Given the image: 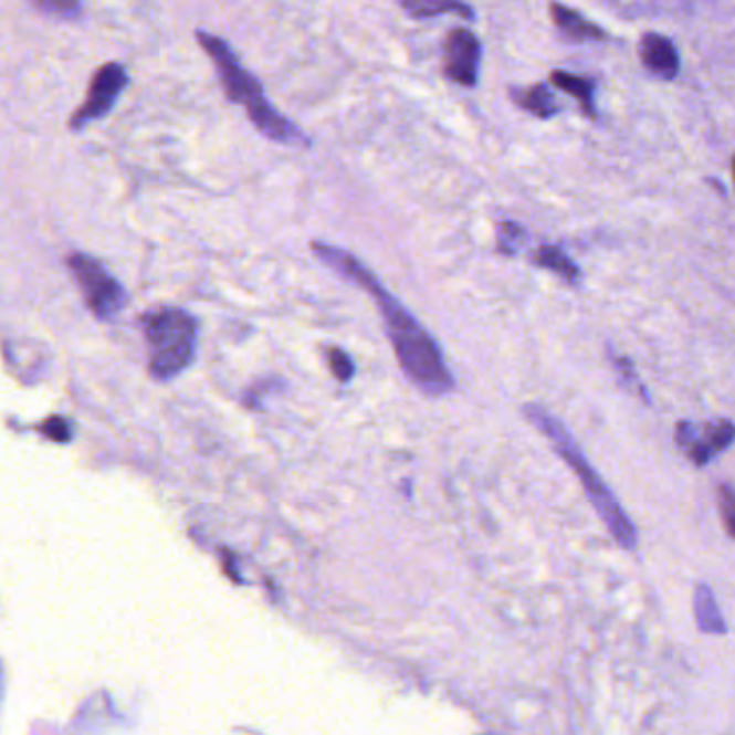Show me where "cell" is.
Listing matches in <instances>:
<instances>
[{
    "label": "cell",
    "mask_w": 735,
    "mask_h": 735,
    "mask_svg": "<svg viewBox=\"0 0 735 735\" xmlns=\"http://www.w3.org/2000/svg\"><path fill=\"white\" fill-rule=\"evenodd\" d=\"M315 258L333 267L349 283L358 285L380 306L390 344L406 376L428 395H444L455 387V380L444 363L442 349L432 335L419 324V319L385 290L380 279L351 253L330 246L326 242L311 244Z\"/></svg>",
    "instance_id": "cell-1"
},
{
    "label": "cell",
    "mask_w": 735,
    "mask_h": 735,
    "mask_svg": "<svg viewBox=\"0 0 735 735\" xmlns=\"http://www.w3.org/2000/svg\"><path fill=\"white\" fill-rule=\"evenodd\" d=\"M524 417L544 433L546 438H550L555 451L561 455L563 460L569 464V469L578 475L580 483L585 485L587 498L591 501L594 510L598 512V516L602 518L606 528L610 531V535L628 550H634L639 544V535L637 528L632 524V519L626 516L623 507L619 505V501L615 498V494L610 492V487L602 481V476L594 471V466L589 464V460L585 458L582 449L578 447L576 438L569 433V430L563 426L557 417H553L546 408L535 406V403H526L524 406Z\"/></svg>",
    "instance_id": "cell-2"
},
{
    "label": "cell",
    "mask_w": 735,
    "mask_h": 735,
    "mask_svg": "<svg viewBox=\"0 0 735 735\" xmlns=\"http://www.w3.org/2000/svg\"><path fill=\"white\" fill-rule=\"evenodd\" d=\"M145 330L151 349L149 369L158 380H171L192 363L197 324L186 311H158L149 317Z\"/></svg>",
    "instance_id": "cell-3"
},
{
    "label": "cell",
    "mask_w": 735,
    "mask_h": 735,
    "mask_svg": "<svg viewBox=\"0 0 735 735\" xmlns=\"http://www.w3.org/2000/svg\"><path fill=\"white\" fill-rule=\"evenodd\" d=\"M70 267L85 294L88 308L97 317L108 319L122 311V306L126 303L124 287L117 283V279H113L106 272V267L99 261L76 253L70 258Z\"/></svg>",
    "instance_id": "cell-4"
},
{
    "label": "cell",
    "mask_w": 735,
    "mask_h": 735,
    "mask_svg": "<svg viewBox=\"0 0 735 735\" xmlns=\"http://www.w3.org/2000/svg\"><path fill=\"white\" fill-rule=\"evenodd\" d=\"M199 44L203 45L206 52L210 54V59L217 67L218 78L231 102H240L246 106L251 99L263 95L260 81L244 70V65L240 63V59L235 56L231 45L222 42L217 35H210L203 31L199 33Z\"/></svg>",
    "instance_id": "cell-5"
},
{
    "label": "cell",
    "mask_w": 735,
    "mask_h": 735,
    "mask_svg": "<svg viewBox=\"0 0 735 735\" xmlns=\"http://www.w3.org/2000/svg\"><path fill=\"white\" fill-rule=\"evenodd\" d=\"M126 83H128V74H126V70L122 65H117V63L104 65L95 74V78L91 83L87 99L78 108V113L72 117L70 128L81 130L83 126H87L93 119L104 117L113 108V104L117 102V97L122 95Z\"/></svg>",
    "instance_id": "cell-6"
},
{
    "label": "cell",
    "mask_w": 735,
    "mask_h": 735,
    "mask_svg": "<svg viewBox=\"0 0 735 735\" xmlns=\"http://www.w3.org/2000/svg\"><path fill=\"white\" fill-rule=\"evenodd\" d=\"M444 67L442 74L462 87L473 88L479 83L481 65V42L469 29H453L444 45Z\"/></svg>",
    "instance_id": "cell-7"
},
{
    "label": "cell",
    "mask_w": 735,
    "mask_h": 735,
    "mask_svg": "<svg viewBox=\"0 0 735 735\" xmlns=\"http://www.w3.org/2000/svg\"><path fill=\"white\" fill-rule=\"evenodd\" d=\"M734 442V426L729 419H721L714 426L701 430L691 421L678 423V444L689 451L694 466H705L716 453L729 449Z\"/></svg>",
    "instance_id": "cell-8"
},
{
    "label": "cell",
    "mask_w": 735,
    "mask_h": 735,
    "mask_svg": "<svg viewBox=\"0 0 735 735\" xmlns=\"http://www.w3.org/2000/svg\"><path fill=\"white\" fill-rule=\"evenodd\" d=\"M246 113L251 117V122L255 124V128L283 145H298V147H308L311 140L294 122H290L287 117H283L267 99L265 95H260L255 99H251L246 104Z\"/></svg>",
    "instance_id": "cell-9"
},
{
    "label": "cell",
    "mask_w": 735,
    "mask_h": 735,
    "mask_svg": "<svg viewBox=\"0 0 735 735\" xmlns=\"http://www.w3.org/2000/svg\"><path fill=\"white\" fill-rule=\"evenodd\" d=\"M639 54H641V63L649 74H653L662 81L678 78V74L682 70L678 48L669 38H664L660 33H645L639 44Z\"/></svg>",
    "instance_id": "cell-10"
},
{
    "label": "cell",
    "mask_w": 735,
    "mask_h": 735,
    "mask_svg": "<svg viewBox=\"0 0 735 735\" xmlns=\"http://www.w3.org/2000/svg\"><path fill=\"white\" fill-rule=\"evenodd\" d=\"M550 15H553L555 27L561 31V35L567 42L587 44V42H608L610 40V35L602 27L594 24L591 20H587L578 11L565 7L563 2L550 4Z\"/></svg>",
    "instance_id": "cell-11"
},
{
    "label": "cell",
    "mask_w": 735,
    "mask_h": 735,
    "mask_svg": "<svg viewBox=\"0 0 735 735\" xmlns=\"http://www.w3.org/2000/svg\"><path fill=\"white\" fill-rule=\"evenodd\" d=\"M510 95L522 111L531 113L537 119H553L561 113V106L555 99L553 91L542 83L531 87H510Z\"/></svg>",
    "instance_id": "cell-12"
},
{
    "label": "cell",
    "mask_w": 735,
    "mask_h": 735,
    "mask_svg": "<svg viewBox=\"0 0 735 735\" xmlns=\"http://www.w3.org/2000/svg\"><path fill=\"white\" fill-rule=\"evenodd\" d=\"M694 619H696V628L705 634H727V623L721 615V608L716 605L714 591L707 585H696L694 589Z\"/></svg>",
    "instance_id": "cell-13"
},
{
    "label": "cell",
    "mask_w": 735,
    "mask_h": 735,
    "mask_svg": "<svg viewBox=\"0 0 735 735\" xmlns=\"http://www.w3.org/2000/svg\"><path fill=\"white\" fill-rule=\"evenodd\" d=\"M399 7L414 20H428L442 13L460 15L462 20H475V9L466 0H397Z\"/></svg>",
    "instance_id": "cell-14"
},
{
    "label": "cell",
    "mask_w": 735,
    "mask_h": 735,
    "mask_svg": "<svg viewBox=\"0 0 735 735\" xmlns=\"http://www.w3.org/2000/svg\"><path fill=\"white\" fill-rule=\"evenodd\" d=\"M550 83L555 87L565 91L567 95H571L580 104V111L589 119H598L596 99H594V93H596V81L594 78H585V76H576V74L563 72V70H555L550 74Z\"/></svg>",
    "instance_id": "cell-15"
},
{
    "label": "cell",
    "mask_w": 735,
    "mask_h": 735,
    "mask_svg": "<svg viewBox=\"0 0 735 735\" xmlns=\"http://www.w3.org/2000/svg\"><path fill=\"white\" fill-rule=\"evenodd\" d=\"M535 263L542 265V267H546V270H550V272H555V274H559L563 281L571 283V285H576V283L580 281V270H578V265L569 260L559 246H550V244H546V246L537 249V253H535Z\"/></svg>",
    "instance_id": "cell-16"
},
{
    "label": "cell",
    "mask_w": 735,
    "mask_h": 735,
    "mask_svg": "<svg viewBox=\"0 0 735 735\" xmlns=\"http://www.w3.org/2000/svg\"><path fill=\"white\" fill-rule=\"evenodd\" d=\"M526 242V231L518 222L498 224V251L503 255H516Z\"/></svg>",
    "instance_id": "cell-17"
},
{
    "label": "cell",
    "mask_w": 735,
    "mask_h": 735,
    "mask_svg": "<svg viewBox=\"0 0 735 735\" xmlns=\"http://www.w3.org/2000/svg\"><path fill=\"white\" fill-rule=\"evenodd\" d=\"M31 2L48 15H56V18H65V20H74L83 11L81 0H31Z\"/></svg>",
    "instance_id": "cell-18"
},
{
    "label": "cell",
    "mask_w": 735,
    "mask_h": 735,
    "mask_svg": "<svg viewBox=\"0 0 735 735\" xmlns=\"http://www.w3.org/2000/svg\"><path fill=\"white\" fill-rule=\"evenodd\" d=\"M328 365L339 382H349L354 378V371H356L354 363L344 349H337V347L328 349Z\"/></svg>",
    "instance_id": "cell-19"
},
{
    "label": "cell",
    "mask_w": 735,
    "mask_h": 735,
    "mask_svg": "<svg viewBox=\"0 0 735 735\" xmlns=\"http://www.w3.org/2000/svg\"><path fill=\"white\" fill-rule=\"evenodd\" d=\"M718 505H721V512H723V522H725V531L729 535H734V512H735V501H734V490L729 483L721 485V494H718Z\"/></svg>",
    "instance_id": "cell-20"
},
{
    "label": "cell",
    "mask_w": 735,
    "mask_h": 735,
    "mask_svg": "<svg viewBox=\"0 0 735 735\" xmlns=\"http://www.w3.org/2000/svg\"><path fill=\"white\" fill-rule=\"evenodd\" d=\"M42 432H44L48 438L56 440V442H67V440H70V435H72V432H70V426H67V421H65V419H61V417L48 419L44 426H42Z\"/></svg>",
    "instance_id": "cell-21"
}]
</instances>
